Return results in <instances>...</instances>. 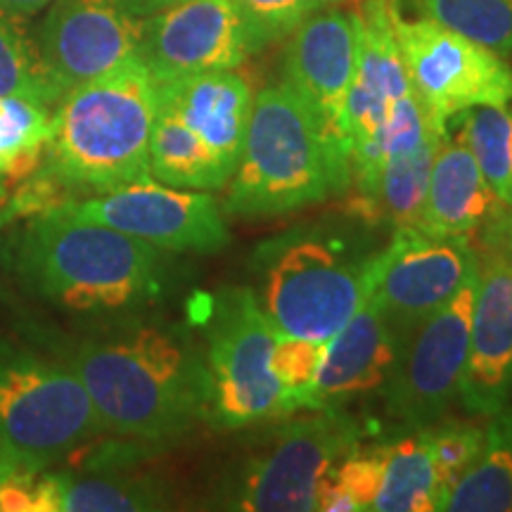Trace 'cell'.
<instances>
[{"instance_id": "1", "label": "cell", "mask_w": 512, "mask_h": 512, "mask_svg": "<svg viewBox=\"0 0 512 512\" xmlns=\"http://www.w3.org/2000/svg\"><path fill=\"white\" fill-rule=\"evenodd\" d=\"M67 363L114 437L164 446L209 422L207 361L176 328L131 325L86 339Z\"/></svg>"}, {"instance_id": "2", "label": "cell", "mask_w": 512, "mask_h": 512, "mask_svg": "<svg viewBox=\"0 0 512 512\" xmlns=\"http://www.w3.org/2000/svg\"><path fill=\"white\" fill-rule=\"evenodd\" d=\"M157 114V83L133 57L62 95L53 133L38 164L64 202L150 181V136Z\"/></svg>"}, {"instance_id": "3", "label": "cell", "mask_w": 512, "mask_h": 512, "mask_svg": "<svg viewBox=\"0 0 512 512\" xmlns=\"http://www.w3.org/2000/svg\"><path fill=\"white\" fill-rule=\"evenodd\" d=\"M162 249L60 209L31 214L15 266L31 294L69 313H119L157 297Z\"/></svg>"}, {"instance_id": "4", "label": "cell", "mask_w": 512, "mask_h": 512, "mask_svg": "<svg viewBox=\"0 0 512 512\" xmlns=\"http://www.w3.org/2000/svg\"><path fill=\"white\" fill-rule=\"evenodd\" d=\"M349 150L287 83L256 95L245 145L223 202L235 219L292 214L349 185Z\"/></svg>"}, {"instance_id": "5", "label": "cell", "mask_w": 512, "mask_h": 512, "mask_svg": "<svg viewBox=\"0 0 512 512\" xmlns=\"http://www.w3.org/2000/svg\"><path fill=\"white\" fill-rule=\"evenodd\" d=\"M382 249L328 226H299L252 254L256 297L280 335L328 342L373 297Z\"/></svg>"}, {"instance_id": "6", "label": "cell", "mask_w": 512, "mask_h": 512, "mask_svg": "<svg viewBox=\"0 0 512 512\" xmlns=\"http://www.w3.org/2000/svg\"><path fill=\"white\" fill-rule=\"evenodd\" d=\"M105 434L69 363L0 349V463L43 470Z\"/></svg>"}, {"instance_id": "7", "label": "cell", "mask_w": 512, "mask_h": 512, "mask_svg": "<svg viewBox=\"0 0 512 512\" xmlns=\"http://www.w3.org/2000/svg\"><path fill=\"white\" fill-rule=\"evenodd\" d=\"M209 425L238 430L280 415L283 389L271 370L278 330L252 287L216 292L207 311Z\"/></svg>"}, {"instance_id": "8", "label": "cell", "mask_w": 512, "mask_h": 512, "mask_svg": "<svg viewBox=\"0 0 512 512\" xmlns=\"http://www.w3.org/2000/svg\"><path fill=\"white\" fill-rule=\"evenodd\" d=\"M361 425L342 408L311 411L273 432L271 444L249 458L230 508L245 512H313L318 486L354 451Z\"/></svg>"}, {"instance_id": "9", "label": "cell", "mask_w": 512, "mask_h": 512, "mask_svg": "<svg viewBox=\"0 0 512 512\" xmlns=\"http://www.w3.org/2000/svg\"><path fill=\"white\" fill-rule=\"evenodd\" d=\"M394 27L408 81L434 126L446 131L460 112L512 102V69L491 48L432 19H406L401 10Z\"/></svg>"}, {"instance_id": "10", "label": "cell", "mask_w": 512, "mask_h": 512, "mask_svg": "<svg viewBox=\"0 0 512 512\" xmlns=\"http://www.w3.org/2000/svg\"><path fill=\"white\" fill-rule=\"evenodd\" d=\"M475 292L477 266L458 292L399 344L382 394L389 413L413 430L437 425L458 401L470 354Z\"/></svg>"}, {"instance_id": "11", "label": "cell", "mask_w": 512, "mask_h": 512, "mask_svg": "<svg viewBox=\"0 0 512 512\" xmlns=\"http://www.w3.org/2000/svg\"><path fill=\"white\" fill-rule=\"evenodd\" d=\"M396 0H366L358 12V64L344 112L351 176L358 185V207L375 219L373 195L382 169V133L396 100L411 91L396 38Z\"/></svg>"}, {"instance_id": "12", "label": "cell", "mask_w": 512, "mask_h": 512, "mask_svg": "<svg viewBox=\"0 0 512 512\" xmlns=\"http://www.w3.org/2000/svg\"><path fill=\"white\" fill-rule=\"evenodd\" d=\"M53 209L121 230L162 252L214 254L230 242L226 214L207 190L171 188L155 178L67 200Z\"/></svg>"}, {"instance_id": "13", "label": "cell", "mask_w": 512, "mask_h": 512, "mask_svg": "<svg viewBox=\"0 0 512 512\" xmlns=\"http://www.w3.org/2000/svg\"><path fill=\"white\" fill-rule=\"evenodd\" d=\"M512 389V216L498 214L477 249L470 354L458 401L470 415L503 411Z\"/></svg>"}, {"instance_id": "14", "label": "cell", "mask_w": 512, "mask_h": 512, "mask_svg": "<svg viewBox=\"0 0 512 512\" xmlns=\"http://www.w3.org/2000/svg\"><path fill=\"white\" fill-rule=\"evenodd\" d=\"M475 266L477 249L467 235L439 238L415 226L396 228L384 247L380 283L373 297L399 344L458 292Z\"/></svg>"}, {"instance_id": "15", "label": "cell", "mask_w": 512, "mask_h": 512, "mask_svg": "<svg viewBox=\"0 0 512 512\" xmlns=\"http://www.w3.org/2000/svg\"><path fill=\"white\" fill-rule=\"evenodd\" d=\"M140 27L121 0H53L36 38L60 95L138 57Z\"/></svg>"}, {"instance_id": "16", "label": "cell", "mask_w": 512, "mask_h": 512, "mask_svg": "<svg viewBox=\"0 0 512 512\" xmlns=\"http://www.w3.org/2000/svg\"><path fill=\"white\" fill-rule=\"evenodd\" d=\"M249 53L233 0H181L143 17L140 27L138 57L155 81L235 69Z\"/></svg>"}, {"instance_id": "17", "label": "cell", "mask_w": 512, "mask_h": 512, "mask_svg": "<svg viewBox=\"0 0 512 512\" xmlns=\"http://www.w3.org/2000/svg\"><path fill=\"white\" fill-rule=\"evenodd\" d=\"M358 64V12L320 8L290 34L285 83L313 107L325 128L349 150L344 112Z\"/></svg>"}, {"instance_id": "18", "label": "cell", "mask_w": 512, "mask_h": 512, "mask_svg": "<svg viewBox=\"0 0 512 512\" xmlns=\"http://www.w3.org/2000/svg\"><path fill=\"white\" fill-rule=\"evenodd\" d=\"M399 339L387 323L375 297L347 320L325 342L320 368L304 411L342 408L356 396L373 392L387 382L392 373Z\"/></svg>"}, {"instance_id": "19", "label": "cell", "mask_w": 512, "mask_h": 512, "mask_svg": "<svg viewBox=\"0 0 512 512\" xmlns=\"http://www.w3.org/2000/svg\"><path fill=\"white\" fill-rule=\"evenodd\" d=\"M155 83L159 105L169 107L233 178L254 102L247 81L233 69H223Z\"/></svg>"}, {"instance_id": "20", "label": "cell", "mask_w": 512, "mask_h": 512, "mask_svg": "<svg viewBox=\"0 0 512 512\" xmlns=\"http://www.w3.org/2000/svg\"><path fill=\"white\" fill-rule=\"evenodd\" d=\"M503 207L460 131L448 138L446 128L434 155L430 185L415 228L439 238L470 235L494 219Z\"/></svg>"}, {"instance_id": "21", "label": "cell", "mask_w": 512, "mask_h": 512, "mask_svg": "<svg viewBox=\"0 0 512 512\" xmlns=\"http://www.w3.org/2000/svg\"><path fill=\"white\" fill-rule=\"evenodd\" d=\"M150 171L155 181L185 190H221L230 181L209 147L159 102L150 136Z\"/></svg>"}, {"instance_id": "22", "label": "cell", "mask_w": 512, "mask_h": 512, "mask_svg": "<svg viewBox=\"0 0 512 512\" xmlns=\"http://www.w3.org/2000/svg\"><path fill=\"white\" fill-rule=\"evenodd\" d=\"M441 510L512 512V411H498L486 425L479 458L458 479Z\"/></svg>"}, {"instance_id": "23", "label": "cell", "mask_w": 512, "mask_h": 512, "mask_svg": "<svg viewBox=\"0 0 512 512\" xmlns=\"http://www.w3.org/2000/svg\"><path fill=\"white\" fill-rule=\"evenodd\" d=\"M439 482L425 430L382 444V484L375 498L377 512H434Z\"/></svg>"}, {"instance_id": "24", "label": "cell", "mask_w": 512, "mask_h": 512, "mask_svg": "<svg viewBox=\"0 0 512 512\" xmlns=\"http://www.w3.org/2000/svg\"><path fill=\"white\" fill-rule=\"evenodd\" d=\"M444 136L446 131L432 128L413 152L384 159L373 195L375 219L389 221L394 228H408L418 223L427 185H430L434 155Z\"/></svg>"}, {"instance_id": "25", "label": "cell", "mask_w": 512, "mask_h": 512, "mask_svg": "<svg viewBox=\"0 0 512 512\" xmlns=\"http://www.w3.org/2000/svg\"><path fill=\"white\" fill-rule=\"evenodd\" d=\"M29 19L0 8V95L55 107L62 95L43 64Z\"/></svg>"}, {"instance_id": "26", "label": "cell", "mask_w": 512, "mask_h": 512, "mask_svg": "<svg viewBox=\"0 0 512 512\" xmlns=\"http://www.w3.org/2000/svg\"><path fill=\"white\" fill-rule=\"evenodd\" d=\"M164 491L150 477H74L57 472L55 512H126L164 508Z\"/></svg>"}, {"instance_id": "27", "label": "cell", "mask_w": 512, "mask_h": 512, "mask_svg": "<svg viewBox=\"0 0 512 512\" xmlns=\"http://www.w3.org/2000/svg\"><path fill=\"white\" fill-rule=\"evenodd\" d=\"M53 133V107L0 95V178H27L41 164Z\"/></svg>"}, {"instance_id": "28", "label": "cell", "mask_w": 512, "mask_h": 512, "mask_svg": "<svg viewBox=\"0 0 512 512\" xmlns=\"http://www.w3.org/2000/svg\"><path fill=\"white\" fill-rule=\"evenodd\" d=\"M458 131L475 155L479 169L505 207H512V112L479 105L458 114Z\"/></svg>"}, {"instance_id": "29", "label": "cell", "mask_w": 512, "mask_h": 512, "mask_svg": "<svg viewBox=\"0 0 512 512\" xmlns=\"http://www.w3.org/2000/svg\"><path fill=\"white\" fill-rule=\"evenodd\" d=\"M401 3L501 57H512V0H396Z\"/></svg>"}, {"instance_id": "30", "label": "cell", "mask_w": 512, "mask_h": 512, "mask_svg": "<svg viewBox=\"0 0 512 512\" xmlns=\"http://www.w3.org/2000/svg\"><path fill=\"white\" fill-rule=\"evenodd\" d=\"M382 484V446L354 448L328 472L318 486L316 510L363 512L373 510Z\"/></svg>"}, {"instance_id": "31", "label": "cell", "mask_w": 512, "mask_h": 512, "mask_svg": "<svg viewBox=\"0 0 512 512\" xmlns=\"http://www.w3.org/2000/svg\"><path fill=\"white\" fill-rule=\"evenodd\" d=\"M427 441H430V453L434 472L439 482V505L441 510L446 496L456 486L465 470L470 467L482 453L486 444V427H479L477 422H460V420H439L437 425L425 427Z\"/></svg>"}, {"instance_id": "32", "label": "cell", "mask_w": 512, "mask_h": 512, "mask_svg": "<svg viewBox=\"0 0 512 512\" xmlns=\"http://www.w3.org/2000/svg\"><path fill=\"white\" fill-rule=\"evenodd\" d=\"M323 349L325 342L294 335H280L278 332L271 354V370L280 384V389H283L280 415L304 411L306 396H309L313 382H316Z\"/></svg>"}, {"instance_id": "33", "label": "cell", "mask_w": 512, "mask_h": 512, "mask_svg": "<svg viewBox=\"0 0 512 512\" xmlns=\"http://www.w3.org/2000/svg\"><path fill=\"white\" fill-rule=\"evenodd\" d=\"M332 3L335 0H233L245 24L252 53L290 36L311 12Z\"/></svg>"}, {"instance_id": "34", "label": "cell", "mask_w": 512, "mask_h": 512, "mask_svg": "<svg viewBox=\"0 0 512 512\" xmlns=\"http://www.w3.org/2000/svg\"><path fill=\"white\" fill-rule=\"evenodd\" d=\"M53 0H0V8L15 12L22 17H34L38 12H43Z\"/></svg>"}, {"instance_id": "35", "label": "cell", "mask_w": 512, "mask_h": 512, "mask_svg": "<svg viewBox=\"0 0 512 512\" xmlns=\"http://www.w3.org/2000/svg\"><path fill=\"white\" fill-rule=\"evenodd\" d=\"M126 10H131L136 17L155 15V12L169 8V5L181 3V0H121Z\"/></svg>"}, {"instance_id": "36", "label": "cell", "mask_w": 512, "mask_h": 512, "mask_svg": "<svg viewBox=\"0 0 512 512\" xmlns=\"http://www.w3.org/2000/svg\"><path fill=\"white\" fill-rule=\"evenodd\" d=\"M8 202H10L8 185H5V181H0V228H3L5 223L10 221V216H8Z\"/></svg>"}]
</instances>
